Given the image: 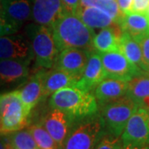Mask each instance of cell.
I'll list each match as a JSON object with an SVG mask.
<instances>
[{"instance_id": "2", "label": "cell", "mask_w": 149, "mask_h": 149, "mask_svg": "<svg viewBox=\"0 0 149 149\" xmlns=\"http://www.w3.org/2000/svg\"><path fill=\"white\" fill-rule=\"evenodd\" d=\"M49 106L65 112L74 123L97 114L99 109L95 95L75 86L65 87L50 96Z\"/></svg>"}, {"instance_id": "35", "label": "cell", "mask_w": 149, "mask_h": 149, "mask_svg": "<svg viewBox=\"0 0 149 149\" xmlns=\"http://www.w3.org/2000/svg\"><path fill=\"white\" fill-rule=\"evenodd\" d=\"M6 149H13V147H12V145H11L10 142H9V140H8V144H7Z\"/></svg>"}, {"instance_id": "5", "label": "cell", "mask_w": 149, "mask_h": 149, "mask_svg": "<svg viewBox=\"0 0 149 149\" xmlns=\"http://www.w3.org/2000/svg\"><path fill=\"white\" fill-rule=\"evenodd\" d=\"M0 113L2 134H8L23 129L29 122V116L22 106L18 90L0 94Z\"/></svg>"}, {"instance_id": "18", "label": "cell", "mask_w": 149, "mask_h": 149, "mask_svg": "<svg viewBox=\"0 0 149 149\" xmlns=\"http://www.w3.org/2000/svg\"><path fill=\"white\" fill-rule=\"evenodd\" d=\"M80 79L78 76L57 68L46 70L43 76V100L61 89L75 86Z\"/></svg>"}, {"instance_id": "9", "label": "cell", "mask_w": 149, "mask_h": 149, "mask_svg": "<svg viewBox=\"0 0 149 149\" xmlns=\"http://www.w3.org/2000/svg\"><path fill=\"white\" fill-rule=\"evenodd\" d=\"M40 123L52 136L58 148H64L65 140L74 123L69 115L57 109H51Z\"/></svg>"}, {"instance_id": "30", "label": "cell", "mask_w": 149, "mask_h": 149, "mask_svg": "<svg viewBox=\"0 0 149 149\" xmlns=\"http://www.w3.org/2000/svg\"><path fill=\"white\" fill-rule=\"evenodd\" d=\"M149 7V0H133L132 12L147 13Z\"/></svg>"}, {"instance_id": "1", "label": "cell", "mask_w": 149, "mask_h": 149, "mask_svg": "<svg viewBox=\"0 0 149 149\" xmlns=\"http://www.w3.org/2000/svg\"><path fill=\"white\" fill-rule=\"evenodd\" d=\"M59 52L65 49H83L93 52L95 32L74 13L65 12L50 27Z\"/></svg>"}, {"instance_id": "33", "label": "cell", "mask_w": 149, "mask_h": 149, "mask_svg": "<svg viewBox=\"0 0 149 149\" xmlns=\"http://www.w3.org/2000/svg\"><path fill=\"white\" fill-rule=\"evenodd\" d=\"M121 149H149V146H133V145H127V146H122Z\"/></svg>"}, {"instance_id": "7", "label": "cell", "mask_w": 149, "mask_h": 149, "mask_svg": "<svg viewBox=\"0 0 149 149\" xmlns=\"http://www.w3.org/2000/svg\"><path fill=\"white\" fill-rule=\"evenodd\" d=\"M123 146H149V111L139 106L120 136Z\"/></svg>"}, {"instance_id": "4", "label": "cell", "mask_w": 149, "mask_h": 149, "mask_svg": "<svg viewBox=\"0 0 149 149\" xmlns=\"http://www.w3.org/2000/svg\"><path fill=\"white\" fill-rule=\"evenodd\" d=\"M138 108L139 104L127 95L102 106L100 117L104 132L120 137L128 119Z\"/></svg>"}, {"instance_id": "32", "label": "cell", "mask_w": 149, "mask_h": 149, "mask_svg": "<svg viewBox=\"0 0 149 149\" xmlns=\"http://www.w3.org/2000/svg\"><path fill=\"white\" fill-rule=\"evenodd\" d=\"M116 2L120 10L122 11L124 14L132 12L133 0H116Z\"/></svg>"}, {"instance_id": "23", "label": "cell", "mask_w": 149, "mask_h": 149, "mask_svg": "<svg viewBox=\"0 0 149 149\" xmlns=\"http://www.w3.org/2000/svg\"><path fill=\"white\" fill-rule=\"evenodd\" d=\"M127 96L132 99L139 106L149 98V75L147 72L135 76L128 81Z\"/></svg>"}, {"instance_id": "29", "label": "cell", "mask_w": 149, "mask_h": 149, "mask_svg": "<svg viewBox=\"0 0 149 149\" xmlns=\"http://www.w3.org/2000/svg\"><path fill=\"white\" fill-rule=\"evenodd\" d=\"M18 30L19 28H17L8 21L0 10V37L15 34L18 32Z\"/></svg>"}, {"instance_id": "3", "label": "cell", "mask_w": 149, "mask_h": 149, "mask_svg": "<svg viewBox=\"0 0 149 149\" xmlns=\"http://www.w3.org/2000/svg\"><path fill=\"white\" fill-rule=\"evenodd\" d=\"M26 36L32 47L34 68H53L59 55L51 28L47 26L31 23L26 27Z\"/></svg>"}, {"instance_id": "6", "label": "cell", "mask_w": 149, "mask_h": 149, "mask_svg": "<svg viewBox=\"0 0 149 149\" xmlns=\"http://www.w3.org/2000/svg\"><path fill=\"white\" fill-rule=\"evenodd\" d=\"M104 133L100 115L87 118L70 131L63 149H94Z\"/></svg>"}, {"instance_id": "10", "label": "cell", "mask_w": 149, "mask_h": 149, "mask_svg": "<svg viewBox=\"0 0 149 149\" xmlns=\"http://www.w3.org/2000/svg\"><path fill=\"white\" fill-rule=\"evenodd\" d=\"M4 60L33 61L32 47L27 36L11 34L0 37V61Z\"/></svg>"}, {"instance_id": "16", "label": "cell", "mask_w": 149, "mask_h": 149, "mask_svg": "<svg viewBox=\"0 0 149 149\" xmlns=\"http://www.w3.org/2000/svg\"><path fill=\"white\" fill-rule=\"evenodd\" d=\"M104 78H106V74L102 63L100 53L93 51L91 52L85 71L76 83L75 87L84 91H91L95 90Z\"/></svg>"}, {"instance_id": "37", "label": "cell", "mask_w": 149, "mask_h": 149, "mask_svg": "<svg viewBox=\"0 0 149 149\" xmlns=\"http://www.w3.org/2000/svg\"><path fill=\"white\" fill-rule=\"evenodd\" d=\"M147 14H148V16L149 17V7H148V12H147Z\"/></svg>"}, {"instance_id": "27", "label": "cell", "mask_w": 149, "mask_h": 149, "mask_svg": "<svg viewBox=\"0 0 149 149\" xmlns=\"http://www.w3.org/2000/svg\"><path fill=\"white\" fill-rule=\"evenodd\" d=\"M122 146L120 137L104 132L94 149H121Z\"/></svg>"}, {"instance_id": "26", "label": "cell", "mask_w": 149, "mask_h": 149, "mask_svg": "<svg viewBox=\"0 0 149 149\" xmlns=\"http://www.w3.org/2000/svg\"><path fill=\"white\" fill-rule=\"evenodd\" d=\"M27 129L32 133L39 149H59L54 139L40 123L33 124Z\"/></svg>"}, {"instance_id": "22", "label": "cell", "mask_w": 149, "mask_h": 149, "mask_svg": "<svg viewBox=\"0 0 149 149\" xmlns=\"http://www.w3.org/2000/svg\"><path fill=\"white\" fill-rule=\"evenodd\" d=\"M119 51L137 68L146 72L140 44L137 40L124 32H122L119 40Z\"/></svg>"}, {"instance_id": "25", "label": "cell", "mask_w": 149, "mask_h": 149, "mask_svg": "<svg viewBox=\"0 0 149 149\" xmlns=\"http://www.w3.org/2000/svg\"><path fill=\"white\" fill-rule=\"evenodd\" d=\"M8 134V138L13 149H39L28 129H21Z\"/></svg>"}, {"instance_id": "31", "label": "cell", "mask_w": 149, "mask_h": 149, "mask_svg": "<svg viewBox=\"0 0 149 149\" xmlns=\"http://www.w3.org/2000/svg\"><path fill=\"white\" fill-rule=\"evenodd\" d=\"M61 3L65 12L74 14L80 7V0H61Z\"/></svg>"}, {"instance_id": "14", "label": "cell", "mask_w": 149, "mask_h": 149, "mask_svg": "<svg viewBox=\"0 0 149 149\" xmlns=\"http://www.w3.org/2000/svg\"><path fill=\"white\" fill-rule=\"evenodd\" d=\"M30 64L27 60L0 61V87L23 83L29 75Z\"/></svg>"}, {"instance_id": "38", "label": "cell", "mask_w": 149, "mask_h": 149, "mask_svg": "<svg viewBox=\"0 0 149 149\" xmlns=\"http://www.w3.org/2000/svg\"><path fill=\"white\" fill-rule=\"evenodd\" d=\"M109 1H116V0H109Z\"/></svg>"}, {"instance_id": "8", "label": "cell", "mask_w": 149, "mask_h": 149, "mask_svg": "<svg viewBox=\"0 0 149 149\" xmlns=\"http://www.w3.org/2000/svg\"><path fill=\"white\" fill-rule=\"evenodd\" d=\"M100 56L106 77L129 81L145 73L132 64L119 50L100 53Z\"/></svg>"}, {"instance_id": "34", "label": "cell", "mask_w": 149, "mask_h": 149, "mask_svg": "<svg viewBox=\"0 0 149 149\" xmlns=\"http://www.w3.org/2000/svg\"><path fill=\"white\" fill-rule=\"evenodd\" d=\"M8 143V137H0V149H6Z\"/></svg>"}, {"instance_id": "28", "label": "cell", "mask_w": 149, "mask_h": 149, "mask_svg": "<svg viewBox=\"0 0 149 149\" xmlns=\"http://www.w3.org/2000/svg\"><path fill=\"white\" fill-rule=\"evenodd\" d=\"M140 44L142 53H143V60L145 71L149 72V33L145 35L143 37L138 40Z\"/></svg>"}, {"instance_id": "11", "label": "cell", "mask_w": 149, "mask_h": 149, "mask_svg": "<svg viewBox=\"0 0 149 149\" xmlns=\"http://www.w3.org/2000/svg\"><path fill=\"white\" fill-rule=\"evenodd\" d=\"M32 20L51 27L65 13L61 0H31Z\"/></svg>"}, {"instance_id": "15", "label": "cell", "mask_w": 149, "mask_h": 149, "mask_svg": "<svg viewBox=\"0 0 149 149\" xmlns=\"http://www.w3.org/2000/svg\"><path fill=\"white\" fill-rule=\"evenodd\" d=\"M128 81L106 77L95 88V96L100 107L127 95Z\"/></svg>"}, {"instance_id": "20", "label": "cell", "mask_w": 149, "mask_h": 149, "mask_svg": "<svg viewBox=\"0 0 149 149\" xmlns=\"http://www.w3.org/2000/svg\"><path fill=\"white\" fill-rule=\"evenodd\" d=\"M119 25L103 28L93 39V47L100 53L119 50V40L122 34Z\"/></svg>"}, {"instance_id": "39", "label": "cell", "mask_w": 149, "mask_h": 149, "mask_svg": "<svg viewBox=\"0 0 149 149\" xmlns=\"http://www.w3.org/2000/svg\"><path fill=\"white\" fill-rule=\"evenodd\" d=\"M148 75H149V72H148Z\"/></svg>"}, {"instance_id": "12", "label": "cell", "mask_w": 149, "mask_h": 149, "mask_svg": "<svg viewBox=\"0 0 149 149\" xmlns=\"http://www.w3.org/2000/svg\"><path fill=\"white\" fill-rule=\"evenodd\" d=\"M83 49H65L60 52L53 68L63 70L75 76L81 77L91 55Z\"/></svg>"}, {"instance_id": "13", "label": "cell", "mask_w": 149, "mask_h": 149, "mask_svg": "<svg viewBox=\"0 0 149 149\" xmlns=\"http://www.w3.org/2000/svg\"><path fill=\"white\" fill-rule=\"evenodd\" d=\"M46 69H40L18 90L19 98L27 116L39 102L43 100V76Z\"/></svg>"}, {"instance_id": "36", "label": "cell", "mask_w": 149, "mask_h": 149, "mask_svg": "<svg viewBox=\"0 0 149 149\" xmlns=\"http://www.w3.org/2000/svg\"><path fill=\"white\" fill-rule=\"evenodd\" d=\"M2 131V117H1V113H0V133Z\"/></svg>"}, {"instance_id": "17", "label": "cell", "mask_w": 149, "mask_h": 149, "mask_svg": "<svg viewBox=\"0 0 149 149\" xmlns=\"http://www.w3.org/2000/svg\"><path fill=\"white\" fill-rule=\"evenodd\" d=\"M0 10L8 21L19 29L32 20L31 0H0Z\"/></svg>"}, {"instance_id": "24", "label": "cell", "mask_w": 149, "mask_h": 149, "mask_svg": "<svg viewBox=\"0 0 149 149\" xmlns=\"http://www.w3.org/2000/svg\"><path fill=\"white\" fill-rule=\"evenodd\" d=\"M82 7H94L106 12L114 19L118 25L122 21L124 13L120 10L116 1L109 0H80Z\"/></svg>"}, {"instance_id": "19", "label": "cell", "mask_w": 149, "mask_h": 149, "mask_svg": "<svg viewBox=\"0 0 149 149\" xmlns=\"http://www.w3.org/2000/svg\"><path fill=\"white\" fill-rule=\"evenodd\" d=\"M75 14L80 17L85 25L92 29H103L105 27L118 25L106 12L94 7L80 6Z\"/></svg>"}, {"instance_id": "21", "label": "cell", "mask_w": 149, "mask_h": 149, "mask_svg": "<svg viewBox=\"0 0 149 149\" xmlns=\"http://www.w3.org/2000/svg\"><path fill=\"white\" fill-rule=\"evenodd\" d=\"M119 26L123 32L138 41L149 33V17L147 13L131 12L124 14Z\"/></svg>"}]
</instances>
